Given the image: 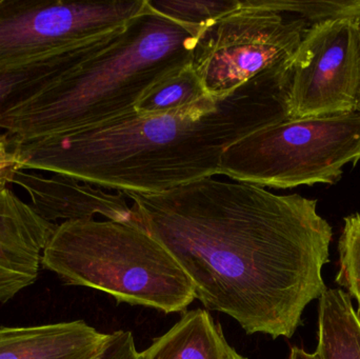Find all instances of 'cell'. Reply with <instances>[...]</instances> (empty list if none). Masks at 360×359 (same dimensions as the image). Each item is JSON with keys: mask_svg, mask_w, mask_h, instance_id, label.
Here are the masks:
<instances>
[{"mask_svg": "<svg viewBox=\"0 0 360 359\" xmlns=\"http://www.w3.org/2000/svg\"><path fill=\"white\" fill-rule=\"evenodd\" d=\"M127 195L139 225L188 274L195 299L248 334L291 339L307 306L327 290L333 232L317 200L213 177Z\"/></svg>", "mask_w": 360, "mask_h": 359, "instance_id": "1", "label": "cell"}, {"mask_svg": "<svg viewBox=\"0 0 360 359\" xmlns=\"http://www.w3.org/2000/svg\"><path fill=\"white\" fill-rule=\"evenodd\" d=\"M292 61L241 84L160 115L132 112L97 126L13 141L21 170L70 177L124 194H160L220 174L228 148L289 119Z\"/></svg>", "mask_w": 360, "mask_h": 359, "instance_id": "2", "label": "cell"}, {"mask_svg": "<svg viewBox=\"0 0 360 359\" xmlns=\"http://www.w3.org/2000/svg\"><path fill=\"white\" fill-rule=\"evenodd\" d=\"M201 32L158 14L147 1L98 52L0 114V133L20 143L132 113L148 89L192 63Z\"/></svg>", "mask_w": 360, "mask_h": 359, "instance_id": "3", "label": "cell"}, {"mask_svg": "<svg viewBox=\"0 0 360 359\" xmlns=\"http://www.w3.org/2000/svg\"><path fill=\"white\" fill-rule=\"evenodd\" d=\"M41 266L65 284L96 289L118 303L165 313L184 311L195 299L194 287L179 261L134 221L59 223Z\"/></svg>", "mask_w": 360, "mask_h": 359, "instance_id": "4", "label": "cell"}, {"mask_svg": "<svg viewBox=\"0 0 360 359\" xmlns=\"http://www.w3.org/2000/svg\"><path fill=\"white\" fill-rule=\"evenodd\" d=\"M360 160V113L289 118L255 131L226 149L220 174L275 189L334 185Z\"/></svg>", "mask_w": 360, "mask_h": 359, "instance_id": "5", "label": "cell"}, {"mask_svg": "<svg viewBox=\"0 0 360 359\" xmlns=\"http://www.w3.org/2000/svg\"><path fill=\"white\" fill-rule=\"evenodd\" d=\"M279 0H240L197 38L192 67L210 96L224 97L256 76L290 63L310 27Z\"/></svg>", "mask_w": 360, "mask_h": 359, "instance_id": "6", "label": "cell"}, {"mask_svg": "<svg viewBox=\"0 0 360 359\" xmlns=\"http://www.w3.org/2000/svg\"><path fill=\"white\" fill-rule=\"evenodd\" d=\"M146 8L147 0H0V69L113 33Z\"/></svg>", "mask_w": 360, "mask_h": 359, "instance_id": "7", "label": "cell"}, {"mask_svg": "<svg viewBox=\"0 0 360 359\" xmlns=\"http://www.w3.org/2000/svg\"><path fill=\"white\" fill-rule=\"evenodd\" d=\"M359 19H332L307 30L292 60L289 118L357 112Z\"/></svg>", "mask_w": 360, "mask_h": 359, "instance_id": "8", "label": "cell"}, {"mask_svg": "<svg viewBox=\"0 0 360 359\" xmlns=\"http://www.w3.org/2000/svg\"><path fill=\"white\" fill-rule=\"evenodd\" d=\"M18 162L0 164V303L37 280L56 223L44 219L11 187Z\"/></svg>", "mask_w": 360, "mask_h": 359, "instance_id": "9", "label": "cell"}, {"mask_svg": "<svg viewBox=\"0 0 360 359\" xmlns=\"http://www.w3.org/2000/svg\"><path fill=\"white\" fill-rule=\"evenodd\" d=\"M11 185L25 190L31 206L51 223L94 219L96 215L109 221L139 223L122 192L114 194L70 177L46 176L38 171L21 169L13 172Z\"/></svg>", "mask_w": 360, "mask_h": 359, "instance_id": "10", "label": "cell"}, {"mask_svg": "<svg viewBox=\"0 0 360 359\" xmlns=\"http://www.w3.org/2000/svg\"><path fill=\"white\" fill-rule=\"evenodd\" d=\"M108 335L84 320L0 327V359H93Z\"/></svg>", "mask_w": 360, "mask_h": 359, "instance_id": "11", "label": "cell"}, {"mask_svg": "<svg viewBox=\"0 0 360 359\" xmlns=\"http://www.w3.org/2000/svg\"><path fill=\"white\" fill-rule=\"evenodd\" d=\"M139 359H248L231 347L209 312H186L179 322L139 353Z\"/></svg>", "mask_w": 360, "mask_h": 359, "instance_id": "12", "label": "cell"}, {"mask_svg": "<svg viewBox=\"0 0 360 359\" xmlns=\"http://www.w3.org/2000/svg\"><path fill=\"white\" fill-rule=\"evenodd\" d=\"M118 31L46 55L31 63L10 65L0 69V114L20 101L29 98L98 52Z\"/></svg>", "mask_w": 360, "mask_h": 359, "instance_id": "13", "label": "cell"}, {"mask_svg": "<svg viewBox=\"0 0 360 359\" xmlns=\"http://www.w3.org/2000/svg\"><path fill=\"white\" fill-rule=\"evenodd\" d=\"M316 352L321 359H360V316L340 289H327L319 299Z\"/></svg>", "mask_w": 360, "mask_h": 359, "instance_id": "14", "label": "cell"}, {"mask_svg": "<svg viewBox=\"0 0 360 359\" xmlns=\"http://www.w3.org/2000/svg\"><path fill=\"white\" fill-rule=\"evenodd\" d=\"M207 97L210 95L191 63L148 89L134 109L141 115H160L190 107Z\"/></svg>", "mask_w": 360, "mask_h": 359, "instance_id": "15", "label": "cell"}, {"mask_svg": "<svg viewBox=\"0 0 360 359\" xmlns=\"http://www.w3.org/2000/svg\"><path fill=\"white\" fill-rule=\"evenodd\" d=\"M152 10L188 27L205 29L236 10L240 0H147Z\"/></svg>", "mask_w": 360, "mask_h": 359, "instance_id": "16", "label": "cell"}, {"mask_svg": "<svg viewBox=\"0 0 360 359\" xmlns=\"http://www.w3.org/2000/svg\"><path fill=\"white\" fill-rule=\"evenodd\" d=\"M338 251L340 270L336 282L356 299L360 307V214L345 218Z\"/></svg>", "mask_w": 360, "mask_h": 359, "instance_id": "17", "label": "cell"}, {"mask_svg": "<svg viewBox=\"0 0 360 359\" xmlns=\"http://www.w3.org/2000/svg\"><path fill=\"white\" fill-rule=\"evenodd\" d=\"M93 359H139L130 331H115L108 335L105 345Z\"/></svg>", "mask_w": 360, "mask_h": 359, "instance_id": "18", "label": "cell"}, {"mask_svg": "<svg viewBox=\"0 0 360 359\" xmlns=\"http://www.w3.org/2000/svg\"><path fill=\"white\" fill-rule=\"evenodd\" d=\"M8 162H18V158L13 151V143L10 137L2 133L0 134V164Z\"/></svg>", "mask_w": 360, "mask_h": 359, "instance_id": "19", "label": "cell"}, {"mask_svg": "<svg viewBox=\"0 0 360 359\" xmlns=\"http://www.w3.org/2000/svg\"><path fill=\"white\" fill-rule=\"evenodd\" d=\"M289 359H321L316 351L314 353L306 351L304 349L298 347H292L290 351Z\"/></svg>", "mask_w": 360, "mask_h": 359, "instance_id": "20", "label": "cell"}, {"mask_svg": "<svg viewBox=\"0 0 360 359\" xmlns=\"http://www.w3.org/2000/svg\"><path fill=\"white\" fill-rule=\"evenodd\" d=\"M359 29H360V19H359ZM357 112L360 113V89L359 93V99H357Z\"/></svg>", "mask_w": 360, "mask_h": 359, "instance_id": "21", "label": "cell"}]
</instances>
